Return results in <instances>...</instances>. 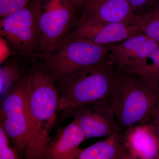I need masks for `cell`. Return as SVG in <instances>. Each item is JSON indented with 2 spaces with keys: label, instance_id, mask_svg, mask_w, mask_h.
<instances>
[{
  "label": "cell",
  "instance_id": "17",
  "mask_svg": "<svg viewBox=\"0 0 159 159\" xmlns=\"http://www.w3.org/2000/svg\"><path fill=\"white\" fill-rule=\"evenodd\" d=\"M134 25L141 33L159 44V5L144 14L136 15Z\"/></svg>",
  "mask_w": 159,
  "mask_h": 159
},
{
  "label": "cell",
  "instance_id": "7",
  "mask_svg": "<svg viewBox=\"0 0 159 159\" xmlns=\"http://www.w3.org/2000/svg\"><path fill=\"white\" fill-rule=\"evenodd\" d=\"M76 12L66 0H42L40 25L43 56L52 54L65 40L69 31L78 21Z\"/></svg>",
  "mask_w": 159,
  "mask_h": 159
},
{
  "label": "cell",
  "instance_id": "5",
  "mask_svg": "<svg viewBox=\"0 0 159 159\" xmlns=\"http://www.w3.org/2000/svg\"><path fill=\"white\" fill-rule=\"evenodd\" d=\"M109 46L97 45L82 40L66 39L52 54L41 57L40 63L56 82L86 67L107 60Z\"/></svg>",
  "mask_w": 159,
  "mask_h": 159
},
{
  "label": "cell",
  "instance_id": "3",
  "mask_svg": "<svg viewBox=\"0 0 159 159\" xmlns=\"http://www.w3.org/2000/svg\"><path fill=\"white\" fill-rule=\"evenodd\" d=\"M118 71L109 105L122 132L146 125L159 101V93L143 80Z\"/></svg>",
  "mask_w": 159,
  "mask_h": 159
},
{
  "label": "cell",
  "instance_id": "14",
  "mask_svg": "<svg viewBox=\"0 0 159 159\" xmlns=\"http://www.w3.org/2000/svg\"><path fill=\"white\" fill-rule=\"evenodd\" d=\"M77 159H134L124 143L122 132L107 137L84 149H80Z\"/></svg>",
  "mask_w": 159,
  "mask_h": 159
},
{
  "label": "cell",
  "instance_id": "9",
  "mask_svg": "<svg viewBox=\"0 0 159 159\" xmlns=\"http://www.w3.org/2000/svg\"><path fill=\"white\" fill-rule=\"evenodd\" d=\"M141 33L137 26L122 23L77 21L66 39L82 40L102 46L123 41Z\"/></svg>",
  "mask_w": 159,
  "mask_h": 159
},
{
  "label": "cell",
  "instance_id": "1",
  "mask_svg": "<svg viewBox=\"0 0 159 159\" xmlns=\"http://www.w3.org/2000/svg\"><path fill=\"white\" fill-rule=\"evenodd\" d=\"M60 100L55 81L35 60L31 69L28 92L30 139L24 159H41L52 137Z\"/></svg>",
  "mask_w": 159,
  "mask_h": 159
},
{
  "label": "cell",
  "instance_id": "10",
  "mask_svg": "<svg viewBox=\"0 0 159 159\" xmlns=\"http://www.w3.org/2000/svg\"><path fill=\"white\" fill-rule=\"evenodd\" d=\"M158 47V43L139 33L109 46L107 60L117 70L125 72L140 63Z\"/></svg>",
  "mask_w": 159,
  "mask_h": 159
},
{
  "label": "cell",
  "instance_id": "6",
  "mask_svg": "<svg viewBox=\"0 0 159 159\" xmlns=\"http://www.w3.org/2000/svg\"><path fill=\"white\" fill-rule=\"evenodd\" d=\"M30 77V74L19 81L1 100L0 105V124L13 142L20 158L23 159L31 130L28 109Z\"/></svg>",
  "mask_w": 159,
  "mask_h": 159
},
{
  "label": "cell",
  "instance_id": "24",
  "mask_svg": "<svg viewBox=\"0 0 159 159\" xmlns=\"http://www.w3.org/2000/svg\"><path fill=\"white\" fill-rule=\"evenodd\" d=\"M158 5H159V4H158Z\"/></svg>",
  "mask_w": 159,
  "mask_h": 159
},
{
  "label": "cell",
  "instance_id": "18",
  "mask_svg": "<svg viewBox=\"0 0 159 159\" xmlns=\"http://www.w3.org/2000/svg\"><path fill=\"white\" fill-rule=\"evenodd\" d=\"M0 159H20L9 135L0 124Z\"/></svg>",
  "mask_w": 159,
  "mask_h": 159
},
{
  "label": "cell",
  "instance_id": "16",
  "mask_svg": "<svg viewBox=\"0 0 159 159\" xmlns=\"http://www.w3.org/2000/svg\"><path fill=\"white\" fill-rule=\"evenodd\" d=\"M123 73L139 77L151 87L159 89V47L140 63Z\"/></svg>",
  "mask_w": 159,
  "mask_h": 159
},
{
  "label": "cell",
  "instance_id": "8",
  "mask_svg": "<svg viewBox=\"0 0 159 159\" xmlns=\"http://www.w3.org/2000/svg\"><path fill=\"white\" fill-rule=\"evenodd\" d=\"M61 112L64 118L73 117L86 140L122 132L109 104H90Z\"/></svg>",
  "mask_w": 159,
  "mask_h": 159
},
{
  "label": "cell",
  "instance_id": "15",
  "mask_svg": "<svg viewBox=\"0 0 159 159\" xmlns=\"http://www.w3.org/2000/svg\"><path fill=\"white\" fill-rule=\"evenodd\" d=\"M24 57L14 54L1 65L0 67L1 100L8 95L19 81L30 74L33 63L35 61L34 59L36 58H34L28 63L23 59Z\"/></svg>",
  "mask_w": 159,
  "mask_h": 159
},
{
  "label": "cell",
  "instance_id": "12",
  "mask_svg": "<svg viewBox=\"0 0 159 159\" xmlns=\"http://www.w3.org/2000/svg\"><path fill=\"white\" fill-rule=\"evenodd\" d=\"M85 135L79 125L73 120L67 125L59 129L46 146L41 159H75L81 148L79 146Z\"/></svg>",
  "mask_w": 159,
  "mask_h": 159
},
{
  "label": "cell",
  "instance_id": "21",
  "mask_svg": "<svg viewBox=\"0 0 159 159\" xmlns=\"http://www.w3.org/2000/svg\"><path fill=\"white\" fill-rule=\"evenodd\" d=\"M15 53L5 39L0 37V63L3 64Z\"/></svg>",
  "mask_w": 159,
  "mask_h": 159
},
{
  "label": "cell",
  "instance_id": "23",
  "mask_svg": "<svg viewBox=\"0 0 159 159\" xmlns=\"http://www.w3.org/2000/svg\"><path fill=\"white\" fill-rule=\"evenodd\" d=\"M151 130L152 131L155 138H159V123L155 124H148Z\"/></svg>",
  "mask_w": 159,
  "mask_h": 159
},
{
  "label": "cell",
  "instance_id": "11",
  "mask_svg": "<svg viewBox=\"0 0 159 159\" xmlns=\"http://www.w3.org/2000/svg\"><path fill=\"white\" fill-rule=\"evenodd\" d=\"M78 21L134 25L136 15L129 0H88ZM136 26V25H135Z\"/></svg>",
  "mask_w": 159,
  "mask_h": 159
},
{
  "label": "cell",
  "instance_id": "22",
  "mask_svg": "<svg viewBox=\"0 0 159 159\" xmlns=\"http://www.w3.org/2000/svg\"><path fill=\"white\" fill-rule=\"evenodd\" d=\"M70 5L75 8L76 11L82 9L88 0H66Z\"/></svg>",
  "mask_w": 159,
  "mask_h": 159
},
{
  "label": "cell",
  "instance_id": "20",
  "mask_svg": "<svg viewBox=\"0 0 159 159\" xmlns=\"http://www.w3.org/2000/svg\"><path fill=\"white\" fill-rule=\"evenodd\" d=\"M134 12L136 15L144 14L159 3V0H129Z\"/></svg>",
  "mask_w": 159,
  "mask_h": 159
},
{
  "label": "cell",
  "instance_id": "25",
  "mask_svg": "<svg viewBox=\"0 0 159 159\" xmlns=\"http://www.w3.org/2000/svg\"><path fill=\"white\" fill-rule=\"evenodd\" d=\"M159 90H158V92H159Z\"/></svg>",
  "mask_w": 159,
  "mask_h": 159
},
{
  "label": "cell",
  "instance_id": "2",
  "mask_svg": "<svg viewBox=\"0 0 159 159\" xmlns=\"http://www.w3.org/2000/svg\"><path fill=\"white\" fill-rule=\"evenodd\" d=\"M117 72L107 60L55 82L60 97L59 111L90 104H109Z\"/></svg>",
  "mask_w": 159,
  "mask_h": 159
},
{
  "label": "cell",
  "instance_id": "4",
  "mask_svg": "<svg viewBox=\"0 0 159 159\" xmlns=\"http://www.w3.org/2000/svg\"><path fill=\"white\" fill-rule=\"evenodd\" d=\"M42 0H32L28 6L1 18V37L7 41L15 54L40 59L42 34L40 20Z\"/></svg>",
  "mask_w": 159,
  "mask_h": 159
},
{
  "label": "cell",
  "instance_id": "19",
  "mask_svg": "<svg viewBox=\"0 0 159 159\" xmlns=\"http://www.w3.org/2000/svg\"><path fill=\"white\" fill-rule=\"evenodd\" d=\"M32 0H0V17L2 18L28 6Z\"/></svg>",
  "mask_w": 159,
  "mask_h": 159
},
{
  "label": "cell",
  "instance_id": "13",
  "mask_svg": "<svg viewBox=\"0 0 159 159\" xmlns=\"http://www.w3.org/2000/svg\"><path fill=\"white\" fill-rule=\"evenodd\" d=\"M122 136L134 159H152L157 157V143L148 124L131 127L122 132Z\"/></svg>",
  "mask_w": 159,
  "mask_h": 159
}]
</instances>
